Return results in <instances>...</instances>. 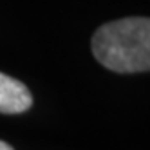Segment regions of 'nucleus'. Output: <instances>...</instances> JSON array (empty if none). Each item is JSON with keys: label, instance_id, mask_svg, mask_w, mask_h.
Segmentation results:
<instances>
[{"label": "nucleus", "instance_id": "nucleus-2", "mask_svg": "<svg viewBox=\"0 0 150 150\" xmlns=\"http://www.w3.org/2000/svg\"><path fill=\"white\" fill-rule=\"evenodd\" d=\"M33 105V98L27 87L7 74L0 72V112L20 114Z\"/></svg>", "mask_w": 150, "mask_h": 150}, {"label": "nucleus", "instance_id": "nucleus-1", "mask_svg": "<svg viewBox=\"0 0 150 150\" xmlns=\"http://www.w3.org/2000/svg\"><path fill=\"white\" fill-rule=\"evenodd\" d=\"M92 52L114 72H143L150 67V20L134 16L109 22L92 36Z\"/></svg>", "mask_w": 150, "mask_h": 150}, {"label": "nucleus", "instance_id": "nucleus-3", "mask_svg": "<svg viewBox=\"0 0 150 150\" xmlns=\"http://www.w3.org/2000/svg\"><path fill=\"white\" fill-rule=\"evenodd\" d=\"M0 150H13V146L7 145L6 141H0Z\"/></svg>", "mask_w": 150, "mask_h": 150}]
</instances>
